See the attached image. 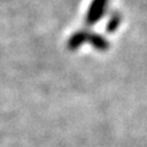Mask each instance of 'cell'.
Here are the masks:
<instances>
[{
    "label": "cell",
    "instance_id": "4",
    "mask_svg": "<svg viewBox=\"0 0 147 147\" xmlns=\"http://www.w3.org/2000/svg\"><path fill=\"white\" fill-rule=\"evenodd\" d=\"M121 24V15L119 12H114L110 18L108 20L107 22V26H105V31L108 32V33H114L118 28L119 26Z\"/></svg>",
    "mask_w": 147,
    "mask_h": 147
},
{
    "label": "cell",
    "instance_id": "1",
    "mask_svg": "<svg viewBox=\"0 0 147 147\" xmlns=\"http://www.w3.org/2000/svg\"><path fill=\"white\" fill-rule=\"evenodd\" d=\"M108 5V0H92L86 15V24L88 26L98 22L105 12V7Z\"/></svg>",
    "mask_w": 147,
    "mask_h": 147
},
{
    "label": "cell",
    "instance_id": "2",
    "mask_svg": "<svg viewBox=\"0 0 147 147\" xmlns=\"http://www.w3.org/2000/svg\"><path fill=\"white\" fill-rule=\"evenodd\" d=\"M88 32L90 31H86V30L75 32V33H74L70 38H69V40H67V48L74 52V50L79 49L84 43H87Z\"/></svg>",
    "mask_w": 147,
    "mask_h": 147
},
{
    "label": "cell",
    "instance_id": "3",
    "mask_svg": "<svg viewBox=\"0 0 147 147\" xmlns=\"http://www.w3.org/2000/svg\"><path fill=\"white\" fill-rule=\"evenodd\" d=\"M87 43H90L94 49L99 50V52H105L109 48V42L102 37L100 34H96L88 32V37H87Z\"/></svg>",
    "mask_w": 147,
    "mask_h": 147
}]
</instances>
